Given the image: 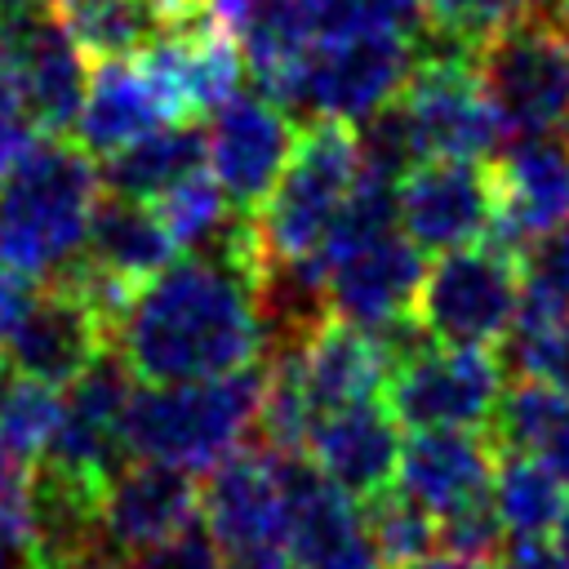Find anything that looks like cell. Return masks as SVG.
Listing matches in <instances>:
<instances>
[{
    "mask_svg": "<svg viewBox=\"0 0 569 569\" xmlns=\"http://www.w3.org/2000/svg\"><path fill=\"white\" fill-rule=\"evenodd\" d=\"M151 204L160 209V218H164V227L173 231L178 249H209V244L231 227V218L240 213V209L231 204V196L222 191V182L209 178V173L182 178L178 187H169V191H164L160 200H151Z\"/></svg>",
    "mask_w": 569,
    "mask_h": 569,
    "instance_id": "cell-31",
    "label": "cell"
},
{
    "mask_svg": "<svg viewBox=\"0 0 569 569\" xmlns=\"http://www.w3.org/2000/svg\"><path fill=\"white\" fill-rule=\"evenodd\" d=\"M102 173L80 142L44 133L0 178V262L53 280L84 258Z\"/></svg>",
    "mask_w": 569,
    "mask_h": 569,
    "instance_id": "cell-2",
    "label": "cell"
},
{
    "mask_svg": "<svg viewBox=\"0 0 569 569\" xmlns=\"http://www.w3.org/2000/svg\"><path fill=\"white\" fill-rule=\"evenodd\" d=\"M542 9H551L556 18H565V22H569V0H542Z\"/></svg>",
    "mask_w": 569,
    "mask_h": 569,
    "instance_id": "cell-44",
    "label": "cell"
},
{
    "mask_svg": "<svg viewBox=\"0 0 569 569\" xmlns=\"http://www.w3.org/2000/svg\"><path fill=\"white\" fill-rule=\"evenodd\" d=\"M116 569H227V565H222V551L213 547L209 529L191 525V529H182L178 538H169V542H160V547H151V551H138V556L120 560Z\"/></svg>",
    "mask_w": 569,
    "mask_h": 569,
    "instance_id": "cell-36",
    "label": "cell"
},
{
    "mask_svg": "<svg viewBox=\"0 0 569 569\" xmlns=\"http://www.w3.org/2000/svg\"><path fill=\"white\" fill-rule=\"evenodd\" d=\"M489 498L511 542H547V533H556L569 511V485L542 458L516 449H498Z\"/></svg>",
    "mask_w": 569,
    "mask_h": 569,
    "instance_id": "cell-28",
    "label": "cell"
},
{
    "mask_svg": "<svg viewBox=\"0 0 569 569\" xmlns=\"http://www.w3.org/2000/svg\"><path fill=\"white\" fill-rule=\"evenodd\" d=\"M400 422L387 409V400H360L320 413L302 453L356 502H369L400 476Z\"/></svg>",
    "mask_w": 569,
    "mask_h": 569,
    "instance_id": "cell-21",
    "label": "cell"
},
{
    "mask_svg": "<svg viewBox=\"0 0 569 569\" xmlns=\"http://www.w3.org/2000/svg\"><path fill=\"white\" fill-rule=\"evenodd\" d=\"M0 569H44L31 551H18V556H9V560H0Z\"/></svg>",
    "mask_w": 569,
    "mask_h": 569,
    "instance_id": "cell-41",
    "label": "cell"
},
{
    "mask_svg": "<svg viewBox=\"0 0 569 569\" xmlns=\"http://www.w3.org/2000/svg\"><path fill=\"white\" fill-rule=\"evenodd\" d=\"M365 525H369V538L378 547L382 569H409V565L427 560L440 542V516L427 511L405 489H382L378 498H369Z\"/></svg>",
    "mask_w": 569,
    "mask_h": 569,
    "instance_id": "cell-30",
    "label": "cell"
},
{
    "mask_svg": "<svg viewBox=\"0 0 569 569\" xmlns=\"http://www.w3.org/2000/svg\"><path fill=\"white\" fill-rule=\"evenodd\" d=\"M498 471V445L467 427H427L413 431L400 449V489L427 511L449 516L489 498Z\"/></svg>",
    "mask_w": 569,
    "mask_h": 569,
    "instance_id": "cell-22",
    "label": "cell"
},
{
    "mask_svg": "<svg viewBox=\"0 0 569 569\" xmlns=\"http://www.w3.org/2000/svg\"><path fill=\"white\" fill-rule=\"evenodd\" d=\"M200 516V485L187 467L129 458L102 489L98 529L102 547L116 560H129L138 551H151L182 529H191Z\"/></svg>",
    "mask_w": 569,
    "mask_h": 569,
    "instance_id": "cell-16",
    "label": "cell"
},
{
    "mask_svg": "<svg viewBox=\"0 0 569 569\" xmlns=\"http://www.w3.org/2000/svg\"><path fill=\"white\" fill-rule=\"evenodd\" d=\"M58 18L89 62L138 58L164 31L213 22V18L187 13L173 0H58Z\"/></svg>",
    "mask_w": 569,
    "mask_h": 569,
    "instance_id": "cell-25",
    "label": "cell"
},
{
    "mask_svg": "<svg viewBox=\"0 0 569 569\" xmlns=\"http://www.w3.org/2000/svg\"><path fill=\"white\" fill-rule=\"evenodd\" d=\"M284 569H289V565H284ZM298 569H302V565H298Z\"/></svg>",
    "mask_w": 569,
    "mask_h": 569,
    "instance_id": "cell-46",
    "label": "cell"
},
{
    "mask_svg": "<svg viewBox=\"0 0 569 569\" xmlns=\"http://www.w3.org/2000/svg\"><path fill=\"white\" fill-rule=\"evenodd\" d=\"M511 369L516 378L569 387V307L520 311L511 325Z\"/></svg>",
    "mask_w": 569,
    "mask_h": 569,
    "instance_id": "cell-33",
    "label": "cell"
},
{
    "mask_svg": "<svg viewBox=\"0 0 569 569\" xmlns=\"http://www.w3.org/2000/svg\"><path fill=\"white\" fill-rule=\"evenodd\" d=\"M298 142L293 111L280 107L271 93H236L213 111L209 129V164L222 191L240 213H258L262 200L276 191L289 156Z\"/></svg>",
    "mask_w": 569,
    "mask_h": 569,
    "instance_id": "cell-14",
    "label": "cell"
},
{
    "mask_svg": "<svg viewBox=\"0 0 569 569\" xmlns=\"http://www.w3.org/2000/svg\"><path fill=\"white\" fill-rule=\"evenodd\" d=\"M422 249L409 236H378L365 249L347 253L325 276V311L391 338L400 325L413 320V302L422 289Z\"/></svg>",
    "mask_w": 569,
    "mask_h": 569,
    "instance_id": "cell-19",
    "label": "cell"
},
{
    "mask_svg": "<svg viewBox=\"0 0 569 569\" xmlns=\"http://www.w3.org/2000/svg\"><path fill=\"white\" fill-rule=\"evenodd\" d=\"M267 387V360L196 382H142L124 405V453L209 471L253 431Z\"/></svg>",
    "mask_w": 569,
    "mask_h": 569,
    "instance_id": "cell-3",
    "label": "cell"
},
{
    "mask_svg": "<svg viewBox=\"0 0 569 569\" xmlns=\"http://www.w3.org/2000/svg\"><path fill=\"white\" fill-rule=\"evenodd\" d=\"M58 418H62V387H49L13 369L0 373V449L9 458L36 467L58 431Z\"/></svg>",
    "mask_w": 569,
    "mask_h": 569,
    "instance_id": "cell-29",
    "label": "cell"
},
{
    "mask_svg": "<svg viewBox=\"0 0 569 569\" xmlns=\"http://www.w3.org/2000/svg\"><path fill=\"white\" fill-rule=\"evenodd\" d=\"M413 62H418V44L382 31L316 40L298 67L289 111L302 107L311 116H338L356 124L405 89Z\"/></svg>",
    "mask_w": 569,
    "mask_h": 569,
    "instance_id": "cell-9",
    "label": "cell"
},
{
    "mask_svg": "<svg viewBox=\"0 0 569 569\" xmlns=\"http://www.w3.org/2000/svg\"><path fill=\"white\" fill-rule=\"evenodd\" d=\"M204 160H209V133L200 129V120H173L107 156L98 173H102V191L129 200H160L182 178L200 173Z\"/></svg>",
    "mask_w": 569,
    "mask_h": 569,
    "instance_id": "cell-26",
    "label": "cell"
},
{
    "mask_svg": "<svg viewBox=\"0 0 569 569\" xmlns=\"http://www.w3.org/2000/svg\"><path fill=\"white\" fill-rule=\"evenodd\" d=\"M276 458L289 511V556L302 569H382L356 498L338 489L307 453Z\"/></svg>",
    "mask_w": 569,
    "mask_h": 569,
    "instance_id": "cell-15",
    "label": "cell"
},
{
    "mask_svg": "<svg viewBox=\"0 0 569 569\" xmlns=\"http://www.w3.org/2000/svg\"><path fill=\"white\" fill-rule=\"evenodd\" d=\"M160 124H173V120L133 58L93 62V76H89V89H84V102L76 116V142L89 156L107 160Z\"/></svg>",
    "mask_w": 569,
    "mask_h": 569,
    "instance_id": "cell-23",
    "label": "cell"
},
{
    "mask_svg": "<svg viewBox=\"0 0 569 569\" xmlns=\"http://www.w3.org/2000/svg\"><path fill=\"white\" fill-rule=\"evenodd\" d=\"M556 307H569V227L533 236L520 249V311Z\"/></svg>",
    "mask_w": 569,
    "mask_h": 569,
    "instance_id": "cell-34",
    "label": "cell"
},
{
    "mask_svg": "<svg viewBox=\"0 0 569 569\" xmlns=\"http://www.w3.org/2000/svg\"><path fill=\"white\" fill-rule=\"evenodd\" d=\"M31 298H36V280L0 262V342L13 333V325L22 320V311L31 307Z\"/></svg>",
    "mask_w": 569,
    "mask_h": 569,
    "instance_id": "cell-38",
    "label": "cell"
},
{
    "mask_svg": "<svg viewBox=\"0 0 569 569\" xmlns=\"http://www.w3.org/2000/svg\"><path fill=\"white\" fill-rule=\"evenodd\" d=\"M4 369H9V360H4V347H0V373H4Z\"/></svg>",
    "mask_w": 569,
    "mask_h": 569,
    "instance_id": "cell-45",
    "label": "cell"
},
{
    "mask_svg": "<svg viewBox=\"0 0 569 569\" xmlns=\"http://www.w3.org/2000/svg\"><path fill=\"white\" fill-rule=\"evenodd\" d=\"M520 311V253L493 240L449 249L418 289L413 325L436 342L498 347Z\"/></svg>",
    "mask_w": 569,
    "mask_h": 569,
    "instance_id": "cell-6",
    "label": "cell"
},
{
    "mask_svg": "<svg viewBox=\"0 0 569 569\" xmlns=\"http://www.w3.org/2000/svg\"><path fill=\"white\" fill-rule=\"evenodd\" d=\"M476 76L511 138L569 133V22L533 9L489 36L476 53Z\"/></svg>",
    "mask_w": 569,
    "mask_h": 569,
    "instance_id": "cell-5",
    "label": "cell"
},
{
    "mask_svg": "<svg viewBox=\"0 0 569 569\" xmlns=\"http://www.w3.org/2000/svg\"><path fill=\"white\" fill-rule=\"evenodd\" d=\"M498 187V213L485 240L525 249L533 236L569 227V133H525L489 160Z\"/></svg>",
    "mask_w": 569,
    "mask_h": 569,
    "instance_id": "cell-18",
    "label": "cell"
},
{
    "mask_svg": "<svg viewBox=\"0 0 569 569\" xmlns=\"http://www.w3.org/2000/svg\"><path fill=\"white\" fill-rule=\"evenodd\" d=\"M356 178H360L356 124L338 120V116H311L298 129L293 156H289L276 191L253 213L267 271H276V267L320 271L316 258H320L329 227H333L342 200L351 196Z\"/></svg>",
    "mask_w": 569,
    "mask_h": 569,
    "instance_id": "cell-4",
    "label": "cell"
},
{
    "mask_svg": "<svg viewBox=\"0 0 569 569\" xmlns=\"http://www.w3.org/2000/svg\"><path fill=\"white\" fill-rule=\"evenodd\" d=\"M4 36H9V62L18 93L27 111L36 116L40 133H67L76 129L89 71L84 49L71 40L58 13L49 9H0Z\"/></svg>",
    "mask_w": 569,
    "mask_h": 569,
    "instance_id": "cell-17",
    "label": "cell"
},
{
    "mask_svg": "<svg viewBox=\"0 0 569 569\" xmlns=\"http://www.w3.org/2000/svg\"><path fill=\"white\" fill-rule=\"evenodd\" d=\"M276 342L289 347L316 418L360 405V400H378L387 387L391 351L382 347V338L333 316V311H320L311 325H302L298 333L276 338Z\"/></svg>",
    "mask_w": 569,
    "mask_h": 569,
    "instance_id": "cell-20",
    "label": "cell"
},
{
    "mask_svg": "<svg viewBox=\"0 0 569 569\" xmlns=\"http://www.w3.org/2000/svg\"><path fill=\"white\" fill-rule=\"evenodd\" d=\"M40 138H44L40 124H36V116L27 111V102H22V93H18V80L9 76V80L0 84V178H4Z\"/></svg>",
    "mask_w": 569,
    "mask_h": 569,
    "instance_id": "cell-37",
    "label": "cell"
},
{
    "mask_svg": "<svg viewBox=\"0 0 569 569\" xmlns=\"http://www.w3.org/2000/svg\"><path fill=\"white\" fill-rule=\"evenodd\" d=\"M102 351H111V320L71 276L44 280V289H36L31 307L4 338L9 369L49 387H71Z\"/></svg>",
    "mask_w": 569,
    "mask_h": 569,
    "instance_id": "cell-12",
    "label": "cell"
},
{
    "mask_svg": "<svg viewBox=\"0 0 569 569\" xmlns=\"http://www.w3.org/2000/svg\"><path fill=\"white\" fill-rule=\"evenodd\" d=\"M502 360L493 347L480 342H418L409 347L382 387L387 409L400 427H489L502 400Z\"/></svg>",
    "mask_w": 569,
    "mask_h": 569,
    "instance_id": "cell-7",
    "label": "cell"
},
{
    "mask_svg": "<svg viewBox=\"0 0 569 569\" xmlns=\"http://www.w3.org/2000/svg\"><path fill=\"white\" fill-rule=\"evenodd\" d=\"M173 258H178V240L151 200H129L116 191L98 196V209L89 222V244H84L89 267L138 289L151 276H160Z\"/></svg>",
    "mask_w": 569,
    "mask_h": 569,
    "instance_id": "cell-24",
    "label": "cell"
},
{
    "mask_svg": "<svg viewBox=\"0 0 569 569\" xmlns=\"http://www.w3.org/2000/svg\"><path fill=\"white\" fill-rule=\"evenodd\" d=\"M200 511L227 569H284L289 511L276 449H231L200 485Z\"/></svg>",
    "mask_w": 569,
    "mask_h": 569,
    "instance_id": "cell-8",
    "label": "cell"
},
{
    "mask_svg": "<svg viewBox=\"0 0 569 569\" xmlns=\"http://www.w3.org/2000/svg\"><path fill=\"white\" fill-rule=\"evenodd\" d=\"M409 569H493V565H485V560H467V556H427V560H418V565H409Z\"/></svg>",
    "mask_w": 569,
    "mask_h": 569,
    "instance_id": "cell-40",
    "label": "cell"
},
{
    "mask_svg": "<svg viewBox=\"0 0 569 569\" xmlns=\"http://www.w3.org/2000/svg\"><path fill=\"white\" fill-rule=\"evenodd\" d=\"M556 551H560L565 565H569V511H565V520H560V529H556Z\"/></svg>",
    "mask_w": 569,
    "mask_h": 569,
    "instance_id": "cell-43",
    "label": "cell"
},
{
    "mask_svg": "<svg viewBox=\"0 0 569 569\" xmlns=\"http://www.w3.org/2000/svg\"><path fill=\"white\" fill-rule=\"evenodd\" d=\"M13 76V62H9V36H4V22H0V84Z\"/></svg>",
    "mask_w": 569,
    "mask_h": 569,
    "instance_id": "cell-42",
    "label": "cell"
},
{
    "mask_svg": "<svg viewBox=\"0 0 569 569\" xmlns=\"http://www.w3.org/2000/svg\"><path fill=\"white\" fill-rule=\"evenodd\" d=\"M427 9V40L458 53H476L489 36L511 27L516 18L542 9V0H422Z\"/></svg>",
    "mask_w": 569,
    "mask_h": 569,
    "instance_id": "cell-32",
    "label": "cell"
},
{
    "mask_svg": "<svg viewBox=\"0 0 569 569\" xmlns=\"http://www.w3.org/2000/svg\"><path fill=\"white\" fill-rule=\"evenodd\" d=\"M489 440L542 458L569 485V387L516 378L489 418Z\"/></svg>",
    "mask_w": 569,
    "mask_h": 569,
    "instance_id": "cell-27",
    "label": "cell"
},
{
    "mask_svg": "<svg viewBox=\"0 0 569 569\" xmlns=\"http://www.w3.org/2000/svg\"><path fill=\"white\" fill-rule=\"evenodd\" d=\"M440 542H445L453 556L498 565V556L507 551V529H502V520H498L493 498H480V502H471V507H462V511L440 516Z\"/></svg>",
    "mask_w": 569,
    "mask_h": 569,
    "instance_id": "cell-35",
    "label": "cell"
},
{
    "mask_svg": "<svg viewBox=\"0 0 569 569\" xmlns=\"http://www.w3.org/2000/svg\"><path fill=\"white\" fill-rule=\"evenodd\" d=\"M396 98L409 111L427 156L485 160L498 147V138L507 133L480 76H476L471 53H458L445 44L418 49V62Z\"/></svg>",
    "mask_w": 569,
    "mask_h": 569,
    "instance_id": "cell-10",
    "label": "cell"
},
{
    "mask_svg": "<svg viewBox=\"0 0 569 569\" xmlns=\"http://www.w3.org/2000/svg\"><path fill=\"white\" fill-rule=\"evenodd\" d=\"M111 347L138 382L222 378L267 360L262 276L227 249H191L133 289Z\"/></svg>",
    "mask_w": 569,
    "mask_h": 569,
    "instance_id": "cell-1",
    "label": "cell"
},
{
    "mask_svg": "<svg viewBox=\"0 0 569 569\" xmlns=\"http://www.w3.org/2000/svg\"><path fill=\"white\" fill-rule=\"evenodd\" d=\"M498 213V187L489 160H418L396 182V222L418 249H462L489 236Z\"/></svg>",
    "mask_w": 569,
    "mask_h": 569,
    "instance_id": "cell-11",
    "label": "cell"
},
{
    "mask_svg": "<svg viewBox=\"0 0 569 569\" xmlns=\"http://www.w3.org/2000/svg\"><path fill=\"white\" fill-rule=\"evenodd\" d=\"M27 551V489L0 493V560Z\"/></svg>",
    "mask_w": 569,
    "mask_h": 569,
    "instance_id": "cell-39",
    "label": "cell"
},
{
    "mask_svg": "<svg viewBox=\"0 0 569 569\" xmlns=\"http://www.w3.org/2000/svg\"><path fill=\"white\" fill-rule=\"evenodd\" d=\"M129 365L120 351H102L62 396L58 431L40 462L53 471L107 489V480L129 462L124 453V405H129Z\"/></svg>",
    "mask_w": 569,
    "mask_h": 569,
    "instance_id": "cell-13",
    "label": "cell"
}]
</instances>
